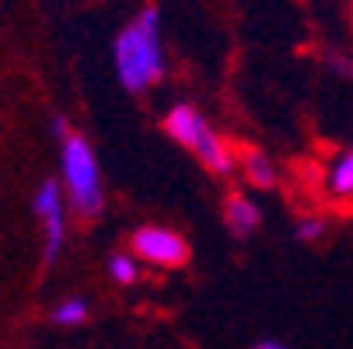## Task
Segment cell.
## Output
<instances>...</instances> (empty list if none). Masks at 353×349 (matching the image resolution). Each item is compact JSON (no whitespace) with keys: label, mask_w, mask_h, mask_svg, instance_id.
<instances>
[{"label":"cell","mask_w":353,"mask_h":349,"mask_svg":"<svg viewBox=\"0 0 353 349\" xmlns=\"http://www.w3.org/2000/svg\"><path fill=\"white\" fill-rule=\"evenodd\" d=\"M35 217H39V227H42V262L53 266L67 244V217H70V203L63 195V185L60 178H46L39 189H35Z\"/></svg>","instance_id":"cell-3"},{"label":"cell","mask_w":353,"mask_h":349,"mask_svg":"<svg viewBox=\"0 0 353 349\" xmlns=\"http://www.w3.org/2000/svg\"><path fill=\"white\" fill-rule=\"evenodd\" d=\"M60 185L70 210L81 220H94L105 210V189H102V168L98 154L84 133H67L60 140Z\"/></svg>","instance_id":"cell-2"},{"label":"cell","mask_w":353,"mask_h":349,"mask_svg":"<svg viewBox=\"0 0 353 349\" xmlns=\"http://www.w3.org/2000/svg\"><path fill=\"white\" fill-rule=\"evenodd\" d=\"M350 8H353V0H350Z\"/></svg>","instance_id":"cell-15"},{"label":"cell","mask_w":353,"mask_h":349,"mask_svg":"<svg viewBox=\"0 0 353 349\" xmlns=\"http://www.w3.org/2000/svg\"><path fill=\"white\" fill-rule=\"evenodd\" d=\"M116 77L126 91L140 94L165 77V45H161V14L143 8L116 39Z\"/></svg>","instance_id":"cell-1"},{"label":"cell","mask_w":353,"mask_h":349,"mask_svg":"<svg viewBox=\"0 0 353 349\" xmlns=\"http://www.w3.org/2000/svg\"><path fill=\"white\" fill-rule=\"evenodd\" d=\"M322 234H325V220L322 217H305L297 224V241H305V244H315Z\"/></svg>","instance_id":"cell-12"},{"label":"cell","mask_w":353,"mask_h":349,"mask_svg":"<svg viewBox=\"0 0 353 349\" xmlns=\"http://www.w3.org/2000/svg\"><path fill=\"white\" fill-rule=\"evenodd\" d=\"M88 315H91V308H88L84 297H63V301L49 311V321L57 328H77V325L88 321Z\"/></svg>","instance_id":"cell-9"},{"label":"cell","mask_w":353,"mask_h":349,"mask_svg":"<svg viewBox=\"0 0 353 349\" xmlns=\"http://www.w3.org/2000/svg\"><path fill=\"white\" fill-rule=\"evenodd\" d=\"M130 252L154 269H182L189 262V241L161 224H147L130 234Z\"/></svg>","instance_id":"cell-4"},{"label":"cell","mask_w":353,"mask_h":349,"mask_svg":"<svg viewBox=\"0 0 353 349\" xmlns=\"http://www.w3.org/2000/svg\"><path fill=\"white\" fill-rule=\"evenodd\" d=\"M329 192L336 199H353V151L339 154L329 168Z\"/></svg>","instance_id":"cell-10"},{"label":"cell","mask_w":353,"mask_h":349,"mask_svg":"<svg viewBox=\"0 0 353 349\" xmlns=\"http://www.w3.org/2000/svg\"><path fill=\"white\" fill-rule=\"evenodd\" d=\"M161 126H165V133H168L175 143H182V147H185V151H196L199 140H203V136L210 133V123H207L203 116H199L192 105H185V102L172 105Z\"/></svg>","instance_id":"cell-5"},{"label":"cell","mask_w":353,"mask_h":349,"mask_svg":"<svg viewBox=\"0 0 353 349\" xmlns=\"http://www.w3.org/2000/svg\"><path fill=\"white\" fill-rule=\"evenodd\" d=\"M49 129H53V136H57V140H63V136L70 133V123H67L63 116H53V119H49Z\"/></svg>","instance_id":"cell-13"},{"label":"cell","mask_w":353,"mask_h":349,"mask_svg":"<svg viewBox=\"0 0 353 349\" xmlns=\"http://www.w3.org/2000/svg\"><path fill=\"white\" fill-rule=\"evenodd\" d=\"M192 154L203 161V168L214 171V175H231V171H234V151L228 147V140L217 136L214 129H210L203 140H199V147H196Z\"/></svg>","instance_id":"cell-7"},{"label":"cell","mask_w":353,"mask_h":349,"mask_svg":"<svg viewBox=\"0 0 353 349\" xmlns=\"http://www.w3.org/2000/svg\"><path fill=\"white\" fill-rule=\"evenodd\" d=\"M252 349H287L283 342H276V339H263V342H256Z\"/></svg>","instance_id":"cell-14"},{"label":"cell","mask_w":353,"mask_h":349,"mask_svg":"<svg viewBox=\"0 0 353 349\" xmlns=\"http://www.w3.org/2000/svg\"><path fill=\"white\" fill-rule=\"evenodd\" d=\"M224 224L234 237H248L256 234L259 224H263V210L256 207V199H248L241 192H228L224 199Z\"/></svg>","instance_id":"cell-6"},{"label":"cell","mask_w":353,"mask_h":349,"mask_svg":"<svg viewBox=\"0 0 353 349\" xmlns=\"http://www.w3.org/2000/svg\"><path fill=\"white\" fill-rule=\"evenodd\" d=\"M241 171L256 189H273L276 185V168H273L270 154H263V151H245L241 154Z\"/></svg>","instance_id":"cell-8"},{"label":"cell","mask_w":353,"mask_h":349,"mask_svg":"<svg viewBox=\"0 0 353 349\" xmlns=\"http://www.w3.org/2000/svg\"><path fill=\"white\" fill-rule=\"evenodd\" d=\"M105 273H109V279H112V283L130 286V283H137V279H140V259H137L133 252H116V255H109Z\"/></svg>","instance_id":"cell-11"}]
</instances>
